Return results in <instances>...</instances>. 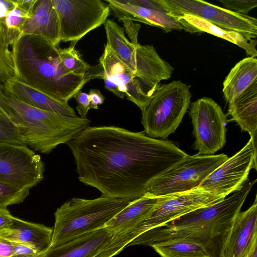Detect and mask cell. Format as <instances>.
<instances>
[{"instance_id":"obj_1","label":"cell","mask_w":257,"mask_h":257,"mask_svg":"<svg viewBox=\"0 0 257 257\" xmlns=\"http://www.w3.org/2000/svg\"><path fill=\"white\" fill-rule=\"evenodd\" d=\"M79 180L104 197L131 201L150 183L189 155L171 141L115 126H88L66 143Z\"/></svg>"},{"instance_id":"obj_2","label":"cell","mask_w":257,"mask_h":257,"mask_svg":"<svg viewBox=\"0 0 257 257\" xmlns=\"http://www.w3.org/2000/svg\"><path fill=\"white\" fill-rule=\"evenodd\" d=\"M256 181L251 182L248 179L241 188L221 201L149 230L136 238L128 245L150 246L169 239L183 238L200 243L212 257L216 253L219 257L221 243Z\"/></svg>"},{"instance_id":"obj_3","label":"cell","mask_w":257,"mask_h":257,"mask_svg":"<svg viewBox=\"0 0 257 257\" xmlns=\"http://www.w3.org/2000/svg\"><path fill=\"white\" fill-rule=\"evenodd\" d=\"M12 47L15 78L61 101L68 102L93 79L68 72L60 47L42 37L21 35Z\"/></svg>"},{"instance_id":"obj_4","label":"cell","mask_w":257,"mask_h":257,"mask_svg":"<svg viewBox=\"0 0 257 257\" xmlns=\"http://www.w3.org/2000/svg\"><path fill=\"white\" fill-rule=\"evenodd\" d=\"M0 110L18 128L26 145L49 154L89 126L90 120L44 110L13 97L0 85Z\"/></svg>"},{"instance_id":"obj_5","label":"cell","mask_w":257,"mask_h":257,"mask_svg":"<svg viewBox=\"0 0 257 257\" xmlns=\"http://www.w3.org/2000/svg\"><path fill=\"white\" fill-rule=\"evenodd\" d=\"M132 201L102 196L87 199L73 198L54 213L50 247H55L83 234L105 228L107 224Z\"/></svg>"},{"instance_id":"obj_6","label":"cell","mask_w":257,"mask_h":257,"mask_svg":"<svg viewBox=\"0 0 257 257\" xmlns=\"http://www.w3.org/2000/svg\"><path fill=\"white\" fill-rule=\"evenodd\" d=\"M191 96L190 86L180 80L161 85L142 110L145 134L166 139L174 133L189 108Z\"/></svg>"},{"instance_id":"obj_7","label":"cell","mask_w":257,"mask_h":257,"mask_svg":"<svg viewBox=\"0 0 257 257\" xmlns=\"http://www.w3.org/2000/svg\"><path fill=\"white\" fill-rule=\"evenodd\" d=\"M226 197L198 186L182 193L165 196L148 216L134 227L117 233L120 245H128L143 233L169 223L196 210L214 205Z\"/></svg>"},{"instance_id":"obj_8","label":"cell","mask_w":257,"mask_h":257,"mask_svg":"<svg viewBox=\"0 0 257 257\" xmlns=\"http://www.w3.org/2000/svg\"><path fill=\"white\" fill-rule=\"evenodd\" d=\"M107 45L137 76L154 84L171 77L174 68L162 59L151 45L134 44L123 29L112 20L104 24Z\"/></svg>"},{"instance_id":"obj_9","label":"cell","mask_w":257,"mask_h":257,"mask_svg":"<svg viewBox=\"0 0 257 257\" xmlns=\"http://www.w3.org/2000/svg\"><path fill=\"white\" fill-rule=\"evenodd\" d=\"M228 158L224 154L189 155L154 179L147 193L162 197L192 190Z\"/></svg>"},{"instance_id":"obj_10","label":"cell","mask_w":257,"mask_h":257,"mask_svg":"<svg viewBox=\"0 0 257 257\" xmlns=\"http://www.w3.org/2000/svg\"><path fill=\"white\" fill-rule=\"evenodd\" d=\"M60 23L61 41L75 47L82 38L104 24L110 8L101 0H53Z\"/></svg>"},{"instance_id":"obj_11","label":"cell","mask_w":257,"mask_h":257,"mask_svg":"<svg viewBox=\"0 0 257 257\" xmlns=\"http://www.w3.org/2000/svg\"><path fill=\"white\" fill-rule=\"evenodd\" d=\"M171 16L188 14L219 27L234 31L248 40L257 36V19L202 0H161Z\"/></svg>"},{"instance_id":"obj_12","label":"cell","mask_w":257,"mask_h":257,"mask_svg":"<svg viewBox=\"0 0 257 257\" xmlns=\"http://www.w3.org/2000/svg\"><path fill=\"white\" fill-rule=\"evenodd\" d=\"M189 114L195 140L194 147L201 155H213L226 143V115L212 99L203 97L191 104Z\"/></svg>"},{"instance_id":"obj_13","label":"cell","mask_w":257,"mask_h":257,"mask_svg":"<svg viewBox=\"0 0 257 257\" xmlns=\"http://www.w3.org/2000/svg\"><path fill=\"white\" fill-rule=\"evenodd\" d=\"M44 172L41 156L27 146L0 143V180L30 189L43 179Z\"/></svg>"},{"instance_id":"obj_14","label":"cell","mask_w":257,"mask_h":257,"mask_svg":"<svg viewBox=\"0 0 257 257\" xmlns=\"http://www.w3.org/2000/svg\"><path fill=\"white\" fill-rule=\"evenodd\" d=\"M256 146L250 139L240 151L215 169L199 186L226 197L242 187L251 169L256 170Z\"/></svg>"},{"instance_id":"obj_15","label":"cell","mask_w":257,"mask_h":257,"mask_svg":"<svg viewBox=\"0 0 257 257\" xmlns=\"http://www.w3.org/2000/svg\"><path fill=\"white\" fill-rule=\"evenodd\" d=\"M99 64L102 71V78L114 82L127 99L143 110L161 86L154 84L137 76L105 44L99 58Z\"/></svg>"},{"instance_id":"obj_16","label":"cell","mask_w":257,"mask_h":257,"mask_svg":"<svg viewBox=\"0 0 257 257\" xmlns=\"http://www.w3.org/2000/svg\"><path fill=\"white\" fill-rule=\"evenodd\" d=\"M257 248V199L234 218L224 237L219 257H247Z\"/></svg>"},{"instance_id":"obj_17","label":"cell","mask_w":257,"mask_h":257,"mask_svg":"<svg viewBox=\"0 0 257 257\" xmlns=\"http://www.w3.org/2000/svg\"><path fill=\"white\" fill-rule=\"evenodd\" d=\"M113 233L104 228L50 247L39 257H96L108 245Z\"/></svg>"},{"instance_id":"obj_18","label":"cell","mask_w":257,"mask_h":257,"mask_svg":"<svg viewBox=\"0 0 257 257\" xmlns=\"http://www.w3.org/2000/svg\"><path fill=\"white\" fill-rule=\"evenodd\" d=\"M42 37L55 46L61 41L60 23L53 0H39L32 15L22 27L21 35Z\"/></svg>"},{"instance_id":"obj_19","label":"cell","mask_w":257,"mask_h":257,"mask_svg":"<svg viewBox=\"0 0 257 257\" xmlns=\"http://www.w3.org/2000/svg\"><path fill=\"white\" fill-rule=\"evenodd\" d=\"M119 21H137L159 27L165 32L184 30L175 18L154 10L129 3L127 0H104Z\"/></svg>"},{"instance_id":"obj_20","label":"cell","mask_w":257,"mask_h":257,"mask_svg":"<svg viewBox=\"0 0 257 257\" xmlns=\"http://www.w3.org/2000/svg\"><path fill=\"white\" fill-rule=\"evenodd\" d=\"M53 229L43 224L13 217L11 225L0 231V237L25 244L42 253L51 246Z\"/></svg>"},{"instance_id":"obj_21","label":"cell","mask_w":257,"mask_h":257,"mask_svg":"<svg viewBox=\"0 0 257 257\" xmlns=\"http://www.w3.org/2000/svg\"><path fill=\"white\" fill-rule=\"evenodd\" d=\"M1 85L13 97L35 107L66 116H77L68 102L55 99L16 78Z\"/></svg>"},{"instance_id":"obj_22","label":"cell","mask_w":257,"mask_h":257,"mask_svg":"<svg viewBox=\"0 0 257 257\" xmlns=\"http://www.w3.org/2000/svg\"><path fill=\"white\" fill-rule=\"evenodd\" d=\"M228 121H234L247 132L254 146L257 139V80L228 103Z\"/></svg>"},{"instance_id":"obj_23","label":"cell","mask_w":257,"mask_h":257,"mask_svg":"<svg viewBox=\"0 0 257 257\" xmlns=\"http://www.w3.org/2000/svg\"><path fill=\"white\" fill-rule=\"evenodd\" d=\"M182 25L184 30L190 33L206 32L237 45L250 57L257 56L256 40H248L239 33L219 27L200 18L188 15L174 16Z\"/></svg>"},{"instance_id":"obj_24","label":"cell","mask_w":257,"mask_h":257,"mask_svg":"<svg viewBox=\"0 0 257 257\" xmlns=\"http://www.w3.org/2000/svg\"><path fill=\"white\" fill-rule=\"evenodd\" d=\"M163 197H155L147 193L132 201L107 224L105 228L115 233L134 227L148 216Z\"/></svg>"},{"instance_id":"obj_25","label":"cell","mask_w":257,"mask_h":257,"mask_svg":"<svg viewBox=\"0 0 257 257\" xmlns=\"http://www.w3.org/2000/svg\"><path fill=\"white\" fill-rule=\"evenodd\" d=\"M257 80V59L248 57L236 63L223 83L222 92L229 103Z\"/></svg>"},{"instance_id":"obj_26","label":"cell","mask_w":257,"mask_h":257,"mask_svg":"<svg viewBox=\"0 0 257 257\" xmlns=\"http://www.w3.org/2000/svg\"><path fill=\"white\" fill-rule=\"evenodd\" d=\"M150 246L161 257H212L202 244L187 238L169 239Z\"/></svg>"},{"instance_id":"obj_27","label":"cell","mask_w":257,"mask_h":257,"mask_svg":"<svg viewBox=\"0 0 257 257\" xmlns=\"http://www.w3.org/2000/svg\"><path fill=\"white\" fill-rule=\"evenodd\" d=\"M59 55L65 69L69 73L79 76H91L93 79L102 78V71L99 64L91 66L82 58L74 47L59 48Z\"/></svg>"},{"instance_id":"obj_28","label":"cell","mask_w":257,"mask_h":257,"mask_svg":"<svg viewBox=\"0 0 257 257\" xmlns=\"http://www.w3.org/2000/svg\"><path fill=\"white\" fill-rule=\"evenodd\" d=\"M29 17L16 7L4 18L0 19V44L9 49L20 37L22 27Z\"/></svg>"},{"instance_id":"obj_29","label":"cell","mask_w":257,"mask_h":257,"mask_svg":"<svg viewBox=\"0 0 257 257\" xmlns=\"http://www.w3.org/2000/svg\"><path fill=\"white\" fill-rule=\"evenodd\" d=\"M29 193L30 189L19 188L0 180V208L23 202Z\"/></svg>"},{"instance_id":"obj_30","label":"cell","mask_w":257,"mask_h":257,"mask_svg":"<svg viewBox=\"0 0 257 257\" xmlns=\"http://www.w3.org/2000/svg\"><path fill=\"white\" fill-rule=\"evenodd\" d=\"M0 143L27 146L17 127L1 110Z\"/></svg>"},{"instance_id":"obj_31","label":"cell","mask_w":257,"mask_h":257,"mask_svg":"<svg viewBox=\"0 0 257 257\" xmlns=\"http://www.w3.org/2000/svg\"><path fill=\"white\" fill-rule=\"evenodd\" d=\"M15 77V71L11 51L0 44V84Z\"/></svg>"},{"instance_id":"obj_32","label":"cell","mask_w":257,"mask_h":257,"mask_svg":"<svg viewBox=\"0 0 257 257\" xmlns=\"http://www.w3.org/2000/svg\"><path fill=\"white\" fill-rule=\"evenodd\" d=\"M227 10L246 15L257 7L256 0H218Z\"/></svg>"},{"instance_id":"obj_33","label":"cell","mask_w":257,"mask_h":257,"mask_svg":"<svg viewBox=\"0 0 257 257\" xmlns=\"http://www.w3.org/2000/svg\"><path fill=\"white\" fill-rule=\"evenodd\" d=\"M73 97L77 102L76 109L80 117L83 118H87V113L91 109L88 94L80 90L74 95Z\"/></svg>"},{"instance_id":"obj_34","label":"cell","mask_w":257,"mask_h":257,"mask_svg":"<svg viewBox=\"0 0 257 257\" xmlns=\"http://www.w3.org/2000/svg\"><path fill=\"white\" fill-rule=\"evenodd\" d=\"M133 5L150 9L168 15V12L161 0H127Z\"/></svg>"},{"instance_id":"obj_35","label":"cell","mask_w":257,"mask_h":257,"mask_svg":"<svg viewBox=\"0 0 257 257\" xmlns=\"http://www.w3.org/2000/svg\"><path fill=\"white\" fill-rule=\"evenodd\" d=\"M11 242L14 246V251L11 257H39L41 254L25 244Z\"/></svg>"},{"instance_id":"obj_36","label":"cell","mask_w":257,"mask_h":257,"mask_svg":"<svg viewBox=\"0 0 257 257\" xmlns=\"http://www.w3.org/2000/svg\"><path fill=\"white\" fill-rule=\"evenodd\" d=\"M122 21L123 23V26L125 29L126 33L131 40V42L134 44H138V35L141 26L139 24L134 23L132 21L126 20H123Z\"/></svg>"},{"instance_id":"obj_37","label":"cell","mask_w":257,"mask_h":257,"mask_svg":"<svg viewBox=\"0 0 257 257\" xmlns=\"http://www.w3.org/2000/svg\"><path fill=\"white\" fill-rule=\"evenodd\" d=\"M16 6L21 9L28 17H29L37 5L39 0H15Z\"/></svg>"},{"instance_id":"obj_38","label":"cell","mask_w":257,"mask_h":257,"mask_svg":"<svg viewBox=\"0 0 257 257\" xmlns=\"http://www.w3.org/2000/svg\"><path fill=\"white\" fill-rule=\"evenodd\" d=\"M88 94L91 109H98V106L103 104L105 99L100 90L97 89H91Z\"/></svg>"},{"instance_id":"obj_39","label":"cell","mask_w":257,"mask_h":257,"mask_svg":"<svg viewBox=\"0 0 257 257\" xmlns=\"http://www.w3.org/2000/svg\"><path fill=\"white\" fill-rule=\"evenodd\" d=\"M13 217L7 208H0V231L11 225Z\"/></svg>"},{"instance_id":"obj_40","label":"cell","mask_w":257,"mask_h":257,"mask_svg":"<svg viewBox=\"0 0 257 257\" xmlns=\"http://www.w3.org/2000/svg\"><path fill=\"white\" fill-rule=\"evenodd\" d=\"M13 251L12 242L0 237V257H11Z\"/></svg>"},{"instance_id":"obj_41","label":"cell","mask_w":257,"mask_h":257,"mask_svg":"<svg viewBox=\"0 0 257 257\" xmlns=\"http://www.w3.org/2000/svg\"><path fill=\"white\" fill-rule=\"evenodd\" d=\"M16 7L15 0H0V19L5 17Z\"/></svg>"},{"instance_id":"obj_42","label":"cell","mask_w":257,"mask_h":257,"mask_svg":"<svg viewBox=\"0 0 257 257\" xmlns=\"http://www.w3.org/2000/svg\"><path fill=\"white\" fill-rule=\"evenodd\" d=\"M103 79L106 89L114 94L118 97L122 99L124 98V94L119 90L118 86L114 82L106 78H103Z\"/></svg>"},{"instance_id":"obj_43","label":"cell","mask_w":257,"mask_h":257,"mask_svg":"<svg viewBox=\"0 0 257 257\" xmlns=\"http://www.w3.org/2000/svg\"><path fill=\"white\" fill-rule=\"evenodd\" d=\"M247 257H257V248L255 249Z\"/></svg>"}]
</instances>
